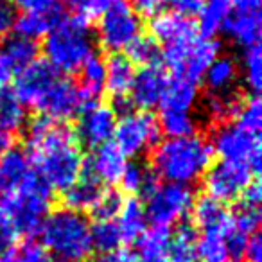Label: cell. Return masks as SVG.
Segmentation results:
<instances>
[{
	"mask_svg": "<svg viewBox=\"0 0 262 262\" xmlns=\"http://www.w3.org/2000/svg\"><path fill=\"white\" fill-rule=\"evenodd\" d=\"M86 262H135V260H133V255H131L129 251L119 248V250L94 255V257H90Z\"/></svg>",
	"mask_w": 262,
	"mask_h": 262,
	"instance_id": "46",
	"label": "cell"
},
{
	"mask_svg": "<svg viewBox=\"0 0 262 262\" xmlns=\"http://www.w3.org/2000/svg\"><path fill=\"white\" fill-rule=\"evenodd\" d=\"M34 176L27 151L9 147L0 155V200L18 192Z\"/></svg>",
	"mask_w": 262,
	"mask_h": 262,
	"instance_id": "19",
	"label": "cell"
},
{
	"mask_svg": "<svg viewBox=\"0 0 262 262\" xmlns=\"http://www.w3.org/2000/svg\"><path fill=\"white\" fill-rule=\"evenodd\" d=\"M203 4L205 0H164V6L169 9V13H174V15L190 20L194 16H200Z\"/></svg>",
	"mask_w": 262,
	"mask_h": 262,
	"instance_id": "41",
	"label": "cell"
},
{
	"mask_svg": "<svg viewBox=\"0 0 262 262\" xmlns=\"http://www.w3.org/2000/svg\"><path fill=\"white\" fill-rule=\"evenodd\" d=\"M84 104H86V97L81 92L79 84L69 77L59 76L49 92L40 112L51 120L61 124L70 119H76Z\"/></svg>",
	"mask_w": 262,
	"mask_h": 262,
	"instance_id": "16",
	"label": "cell"
},
{
	"mask_svg": "<svg viewBox=\"0 0 262 262\" xmlns=\"http://www.w3.org/2000/svg\"><path fill=\"white\" fill-rule=\"evenodd\" d=\"M27 149L34 174L51 190L63 192L84 171V157L76 135L45 115L27 122Z\"/></svg>",
	"mask_w": 262,
	"mask_h": 262,
	"instance_id": "1",
	"label": "cell"
},
{
	"mask_svg": "<svg viewBox=\"0 0 262 262\" xmlns=\"http://www.w3.org/2000/svg\"><path fill=\"white\" fill-rule=\"evenodd\" d=\"M122 237L113 219H95L92 225V246L99 253L119 250L122 246Z\"/></svg>",
	"mask_w": 262,
	"mask_h": 262,
	"instance_id": "35",
	"label": "cell"
},
{
	"mask_svg": "<svg viewBox=\"0 0 262 262\" xmlns=\"http://www.w3.org/2000/svg\"><path fill=\"white\" fill-rule=\"evenodd\" d=\"M257 172L246 164L239 162L219 160L208 167L203 176V185L207 196L221 201V203H232L239 201L244 190L248 189Z\"/></svg>",
	"mask_w": 262,
	"mask_h": 262,
	"instance_id": "11",
	"label": "cell"
},
{
	"mask_svg": "<svg viewBox=\"0 0 262 262\" xmlns=\"http://www.w3.org/2000/svg\"><path fill=\"white\" fill-rule=\"evenodd\" d=\"M192 226L200 233H221L228 237L232 228V212L225 203L210 196H201L192 205Z\"/></svg>",
	"mask_w": 262,
	"mask_h": 262,
	"instance_id": "20",
	"label": "cell"
},
{
	"mask_svg": "<svg viewBox=\"0 0 262 262\" xmlns=\"http://www.w3.org/2000/svg\"><path fill=\"white\" fill-rule=\"evenodd\" d=\"M142 34V18L135 8L124 0H112L97 20V33L94 34L104 51L120 54L127 45Z\"/></svg>",
	"mask_w": 262,
	"mask_h": 262,
	"instance_id": "7",
	"label": "cell"
},
{
	"mask_svg": "<svg viewBox=\"0 0 262 262\" xmlns=\"http://www.w3.org/2000/svg\"><path fill=\"white\" fill-rule=\"evenodd\" d=\"M212 146V153L219 157V160L239 162L246 164L255 172L260 167V139L258 133L244 129L235 122L217 124L208 140Z\"/></svg>",
	"mask_w": 262,
	"mask_h": 262,
	"instance_id": "9",
	"label": "cell"
},
{
	"mask_svg": "<svg viewBox=\"0 0 262 262\" xmlns=\"http://www.w3.org/2000/svg\"><path fill=\"white\" fill-rule=\"evenodd\" d=\"M160 137L158 120L149 112L127 108L117 117L112 140L126 158H137L153 151L160 142Z\"/></svg>",
	"mask_w": 262,
	"mask_h": 262,
	"instance_id": "6",
	"label": "cell"
},
{
	"mask_svg": "<svg viewBox=\"0 0 262 262\" xmlns=\"http://www.w3.org/2000/svg\"><path fill=\"white\" fill-rule=\"evenodd\" d=\"M194 201L196 198L192 187L162 182L155 183L153 189L146 194L144 210L147 221L160 228H169L185 221L187 215H190Z\"/></svg>",
	"mask_w": 262,
	"mask_h": 262,
	"instance_id": "8",
	"label": "cell"
},
{
	"mask_svg": "<svg viewBox=\"0 0 262 262\" xmlns=\"http://www.w3.org/2000/svg\"><path fill=\"white\" fill-rule=\"evenodd\" d=\"M0 262H16V257L11 250L4 251V253H0Z\"/></svg>",
	"mask_w": 262,
	"mask_h": 262,
	"instance_id": "50",
	"label": "cell"
},
{
	"mask_svg": "<svg viewBox=\"0 0 262 262\" xmlns=\"http://www.w3.org/2000/svg\"><path fill=\"white\" fill-rule=\"evenodd\" d=\"M58 11H31V13H22L20 16H16L15 22V31L13 33L24 36L27 40L36 41L38 38H45V34L52 29L54 22L58 20Z\"/></svg>",
	"mask_w": 262,
	"mask_h": 262,
	"instance_id": "28",
	"label": "cell"
},
{
	"mask_svg": "<svg viewBox=\"0 0 262 262\" xmlns=\"http://www.w3.org/2000/svg\"><path fill=\"white\" fill-rule=\"evenodd\" d=\"M0 54L4 56V59L9 63V67H11L13 70H20L36 59L38 43L13 33L11 36H8L2 41Z\"/></svg>",
	"mask_w": 262,
	"mask_h": 262,
	"instance_id": "29",
	"label": "cell"
},
{
	"mask_svg": "<svg viewBox=\"0 0 262 262\" xmlns=\"http://www.w3.org/2000/svg\"><path fill=\"white\" fill-rule=\"evenodd\" d=\"M117 124V113L106 102L90 101L81 108L76 120V139L88 147H99L112 142Z\"/></svg>",
	"mask_w": 262,
	"mask_h": 262,
	"instance_id": "13",
	"label": "cell"
},
{
	"mask_svg": "<svg viewBox=\"0 0 262 262\" xmlns=\"http://www.w3.org/2000/svg\"><path fill=\"white\" fill-rule=\"evenodd\" d=\"M59 74L41 59H34L24 69L16 70L13 77V95L24 104L26 110L40 112L51 88L54 86Z\"/></svg>",
	"mask_w": 262,
	"mask_h": 262,
	"instance_id": "12",
	"label": "cell"
},
{
	"mask_svg": "<svg viewBox=\"0 0 262 262\" xmlns=\"http://www.w3.org/2000/svg\"><path fill=\"white\" fill-rule=\"evenodd\" d=\"M11 144H13V133H9L8 129H4V127L0 126V155L4 153V151H8L11 147Z\"/></svg>",
	"mask_w": 262,
	"mask_h": 262,
	"instance_id": "49",
	"label": "cell"
},
{
	"mask_svg": "<svg viewBox=\"0 0 262 262\" xmlns=\"http://www.w3.org/2000/svg\"><path fill=\"white\" fill-rule=\"evenodd\" d=\"M41 246L54 262H86L92 257V223L70 208L51 210L40 226Z\"/></svg>",
	"mask_w": 262,
	"mask_h": 262,
	"instance_id": "3",
	"label": "cell"
},
{
	"mask_svg": "<svg viewBox=\"0 0 262 262\" xmlns=\"http://www.w3.org/2000/svg\"><path fill=\"white\" fill-rule=\"evenodd\" d=\"M9 4L15 9L22 13L31 11H52L56 9V2L58 0H8Z\"/></svg>",
	"mask_w": 262,
	"mask_h": 262,
	"instance_id": "44",
	"label": "cell"
},
{
	"mask_svg": "<svg viewBox=\"0 0 262 262\" xmlns=\"http://www.w3.org/2000/svg\"><path fill=\"white\" fill-rule=\"evenodd\" d=\"M239 67V79L246 84V88L251 94H257L262 86V54L260 45L255 43L250 47L243 49L241 52V61L237 63Z\"/></svg>",
	"mask_w": 262,
	"mask_h": 262,
	"instance_id": "31",
	"label": "cell"
},
{
	"mask_svg": "<svg viewBox=\"0 0 262 262\" xmlns=\"http://www.w3.org/2000/svg\"><path fill=\"white\" fill-rule=\"evenodd\" d=\"M126 165L127 158L122 155V151L117 149L113 142H108L92 149L88 162H84L83 172L94 178L97 183H101L102 187L119 185Z\"/></svg>",
	"mask_w": 262,
	"mask_h": 262,
	"instance_id": "18",
	"label": "cell"
},
{
	"mask_svg": "<svg viewBox=\"0 0 262 262\" xmlns=\"http://www.w3.org/2000/svg\"><path fill=\"white\" fill-rule=\"evenodd\" d=\"M43 61L58 74H76L95 54V36L90 24L79 16H58L43 40Z\"/></svg>",
	"mask_w": 262,
	"mask_h": 262,
	"instance_id": "4",
	"label": "cell"
},
{
	"mask_svg": "<svg viewBox=\"0 0 262 262\" xmlns=\"http://www.w3.org/2000/svg\"><path fill=\"white\" fill-rule=\"evenodd\" d=\"M169 262H198V232L190 223H180L171 232Z\"/></svg>",
	"mask_w": 262,
	"mask_h": 262,
	"instance_id": "27",
	"label": "cell"
},
{
	"mask_svg": "<svg viewBox=\"0 0 262 262\" xmlns=\"http://www.w3.org/2000/svg\"><path fill=\"white\" fill-rule=\"evenodd\" d=\"M16 262H54L51 255L45 251V248L40 243L34 241H27L18 248L15 253Z\"/></svg>",
	"mask_w": 262,
	"mask_h": 262,
	"instance_id": "42",
	"label": "cell"
},
{
	"mask_svg": "<svg viewBox=\"0 0 262 262\" xmlns=\"http://www.w3.org/2000/svg\"><path fill=\"white\" fill-rule=\"evenodd\" d=\"M131 6H133L139 13L153 16L162 9L164 0H131Z\"/></svg>",
	"mask_w": 262,
	"mask_h": 262,
	"instance_id": "47",
	"label": "cell"
},
{
	"mask_svg": "<svg viewBox=\"0 0 262 262\" xmlns=\"http://www.w3.org/2000/svg\"><path fill=\"white\" fill-rule=\"evenodd\" d=\"M151 38L160 47V56H164V63L172 69L189 45L200 36L198 26L194 20L183 18L174 13H157L149 24Z\"/></svg>",
	"mask_w": 262,
	"mask_h": 262,
	"instance_id": "10",
	"label": "cell"
},
{
	"mask_svg": "<svg viewBox=\"0 0 262 262\" xmlns=\"http://www.w3.org/2000/svg\"><path fill=\"white\" fill-rule=\"evenodd\" d=\"M232 4L233 0H205L203 9L200 13V24H198V31H201V36L212 38L223 29V24L232 9Z\"/></svg>",
	"mask_w": 262,
	"mask_h": 262,
	"instance_id": "32",
	"label": "cell"
},
{
	"mask_svg": "<svg viewBox=\"0 0 262 262\" xmlns=\"http://www.w3.org/2000/svg\"><path fill=\"white\" fill-rule=\"evenodd\" d=\"M79 74V88L86 99H94L104 92V79H106V61L101 56L94 54L81 65L77 70Z\"/></svg>",
	"mask_w": 262,
	"mask_h": 262,
	"instance_id": "30",
	"label": "cell"
},
{
	"mask_svg": "<svg viewBox=\"0 0 262 262\" xmlns=\"http://www.w3.org/2000/svg\"><path fill=\"white\" fill-rule=\"evenodd\" d=\"M151 153V171L157 178L187 187L203 180L214 157L208 139L200 133L160 139Z\"/></svg>",
	"mask_w": 262,
	"mask_h": 262,
	"instance_id": "2",
	"label": "cell"
},
{
	"mask_svg": "<svg viewBox=\"0 0 262 262\" xmlns=\"http://www.w3.org/2000/svg\"><path fill=\"white\" fill-rule=\"evenodd\" d=\"M208 95L233 94L239 83V67L230 56H217L203 76Z\"/></svg>",
	"mask_w": 262,
	"mask_h": 262,
	"instance_id": "23",
	"label": "cell"
},
{
	"mask_svg": "<svg viewBox=\"0 0 262 262\" xmlns=\"http://www.w3.org/2000/svg\"><path fill=\"white\" fill-rule=\"evenodd\" d=\"M126 58L129 59L133 65H142L149 67L158 63L160 59V47L157 41L151 38V34H140L135 40L131 41L126 49Z\"/></svg>",
	"mask_w": 262,
	"mask_h": 262,
	"instance_id": "38",
	"label": "cell"
},
{
	"mask_svg": "<svg viewBox=\"0 0 262 262\" xmlns=\"http://www.w3.org/2000/svg\"><path fill=\"white\" fill-rule=\"evenodd\" d=\"M59 2L86 22H90L92 18H99L112 4V0H59Z\"/></svg>",
	"mask_w": 262,
	"mask_h": 262,
	"instance_id": "39",
	"label": "cell"
},
{
	"mask_svg": "<svg viewBox=\"0 0 262 262\" xmlns=\"http://www.w3.org/2000/svg\"><path fill=\"white\" fill-rule=\"evenodd\" d=\"M16 16H18L16 9L9 4L8 0H0V41H4L6 38L13 34Z\"/></svg>",
	"mask_w": 262,
	"mask_h": 262,
	"instance_id": "43",
	"label": "cell"
},
{
	"mask_svg": "<svg viewBox=\"0 0 262 262\" xmlns=\"http://www.w3.org/2000/svg\"><path fill=\"white\" fill-rule=\"evenodd\" d=\"M104 187L101 183H97L94 178H90L88 174H81L77 182H74L69 189L63 190V201H65V208L76 212H92L95 208V205L99 203L101 196L104 194Z\"/></svg>",
	"mask_w": 262,
	"mask_h": 262,
	"instance_id": "25",
	"label": "cell"
},
{
	"mask_svg": "<svg viewBox=\"0 0 262 262\" xmlns=\"http://www.w3.org/2000/svg\"><path fill=\"white\" fill-rule=\"evenodd\" d=\"M11 79H13V69L4 59V56L0 54V92L6 90V86L11 83Z\"/></svg>",
	"mask_w": 262,
	"mask_h": 262,
	"instance_id": "48",
	"label": "cell"
},
{
	"mask_svg": "<svg viewBox=\"0 0 262 262\" xmlns=\"http://www.w3.org/2000/svg\"><path fill=\"white\" fill-rule=\"evenodd\" d=\"M120 205H122V198L119 194L112 192V190H104L92 214L95 215V219H113L119 212Z\"/></svg>",
	"mask_w": 262,
	"mask_h": 262,
	"instance_id": "40",
	"label": "cell"
},
{
	"mask_svg": "<svg viewBox=\"0 0 262 262\" xmlns=\"http://www.w3.org/2000/svg\"><path fill=\"white\" fill-rule=\"evenodd\" d=\"M27 122V110L13 95V92H0V126L9 133H15L26 127Z\"/></svg>",
	"mask_w": 262,
	"mask_h": 262,
	"instance_id": "34",
	"label": "cell"
},
{
	"mask_svg": "<svg viewBox=\"0 0 262 262\" xmlns=\"http://www.w3.org/2000/svg\"><path fill=\"white\" fill-rule=\"evenodd\" d=\"M232 122L243 126L244 129L258 133L262 126V102L257 94H250L248 97H241L237 110L233 113Z\"/></svg>",
	"mask_w": 262,
	"mask_h": 262,
	"instance_id": "37",
	"label": "cell"
},
{
	"mask_svg": "<svg viewBox=\"0 0 262 262\" xmlns=\"http://www.w3.org/2000/svg\"><path fill=\"white\" fill-rule=\"evenodd\" d=\"M167 83V72L160 63L142 67V70L135 74V79L129 88L127 104H131V108L140 110V112H149L151 108L160 104Z\"/></svg>",
	"mask_w": 262,
	"mask_h": 262,
	"instance_id": "15",
	"label": "cell"
},
{
	"mask_svg": "<svg viewBox=\"0 0 262 262\" xmlns=\"http://www.w3.org/2000/svg\"><path fill=\"white\" fill-rule=\"evenodd\" d=\"M239 258H243L244 262H262V241L258 233L248 237Z\"/></svg>",
	"mask_w": 262,
	"mask_h": 262,
	"instance_id": "45",
	"label": "cell"
},
{
	"mask_svg": "<svg viewBox=\"0 0 262 262\" xmlns=\"http://www.w3.org/2000/svg\"><path fill=\"white\" fill-rule=\"evenodd\" d=\"M217 56H221L219 41L200 34L189 45V49L183 52L182 58L176 61V65L171 70L174 77H182V79H187L190 83H198L200 79H203L207 69Z\"/></svg>",
	"mask_w": 262,
	"mask_h": 262,
	"instance_id": "17",
	"label": "cell"
},
{
	"mask_svg": "<svg viewBox=\"0 0 262 262\" xmlns=\"http://www.w3.org/2000/svg\"><path fill=\"white\" fill-rule=\"evenodd\" d=\"M135 65L122 54H113L106 59L104 90L117 101V104H127V94L135 79Z\"/></svg>",
	"mask_w": 262,
	"mask_h": 262,
	"instance_id": "21",
	"label": "cell"
},
{
	"mask_svg": "<svg viewBox=\"0 0 262 262\" xmlns=\"http://www.w3.org/2000/svg\"><path fill=\"white\" fill-rule=\"evenodd\" d=\"M122 237V243H135L147 228V215L144 205L137 198L122 200L119 212L113 217Z\"/></svg>",
	"mask_w": 262,
	"mask_h": 262,
	"instance_id": "26",
	"label": "cell"
},
{
	"mask_svg": "<svg viewBox=\"0 0 262 262\" xmlns=\"http://www.w3.org/2000/svg\"><path fill=\"white\" fill-rule=\"evenodd\" d=\"M155 183H157L155 182V174L149 167L139 164V162H133V164L127 162L119 185L122 187L124 192L131 194V198H135L137 194H144L146 196L155 187Z\"/></svg>",
	"mask_w": 262,
	"mask_h": 262,
	"instance_id": "33",
	"label": "cell"
},
{
	"mask_svg": "<svg viewBox=\"0 0 262 262\" xmlns=\"http://www.w3.org/2000/svg\"><path fill=\"white\" fill-rule=\"evenodd\" d=\"M230 251L226 235L200 233L198 235V262H228Z\"/></svg>",
	"mask_w": 262,
	"mask_h": 262,
	"instance_id": "36",
	"label": "cell"
},
{
	"mask_svg": "<svg viewBox=\"0 0 262 262\" xmlns=\"http://www.w3.org/2000/svg\"><path fill=\"white\" fill-rule=\"evenodd\" d=\"M198 99L200 92L196 83H190L182 77H172L169 79L158 108L162 113H196Z\"/></svg>",
	"mask_w": 262,
	"mask_h": 262,
	"instance_id": "22",
	"label": "cell"
},
{
	"mask_svg": "<svg viewBox=\"0 0 262 262\" xmlns=\"http://www.w3.org/2000/svg\"><path fill=\"white\" fill-rule=\"evenodd\" d=\"M169 228H146V232L135 241L133 260L135 262H169Z\"/></svg>",
	"mask_w": 262,
	"mask_h": 262,
	"instance_id": "24",
	"label": "cell"
},
{
	"mask_svg": "<svg viewBox=\"0 0 262 262\" xmlns=\"http://www.w3.org/2000/svg\"><path fill=\"white\" fill-rule=\"evenodd\" d=\"M51 205L52 190L34 174L18 192L0 200V223L15 239L31 237L40 232Z\"/></svg>",
	"mask_w": 262,
	"mask_h": 262,
	"instance_id": "5",
	"label": "cell"
},
{
	"mask_svg": "<svg viewBox=\"0 0 262 262\" xmlns=\"http://www.w3.org/2000/svg\"><path fill=\"white\" fill-rule=\"evenodd\" d=\"M260 6L262 0H233L226 15L221 31L241 49L258 43L262 27Z\"/></svg>",
	"mask_w": 262,
	"mask_h": 262,
	"instance_id": "14",
	"label": "cell"
}]
</instances>
